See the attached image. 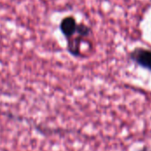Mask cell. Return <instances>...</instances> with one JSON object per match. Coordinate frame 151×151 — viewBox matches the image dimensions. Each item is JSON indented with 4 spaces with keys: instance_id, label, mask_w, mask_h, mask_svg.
Wrapping results in <instances>:
<instances>
[{
    "instance_id": "1",
    "label": "cell",
    "mask_w": 151,
    "mask_h": 151,
    "mask_svg": "<svg viewBox=\"0 0 151 151\" xmlns=\"http://www.w3.org/2000/svg\"><path fill=\"white\" fill-rule=\"evenodd\" d=\"M91 34V28L83 23H80V28L78 34L72 39L66 41L67 51L74 58L81 56V45L84 38L89 36Z\"/></svg>"
},
{
    "instance_id": "2",
    "label": "cell",
    "mask_w": 151,
    "mask_h": 151,
    "mask_svg": "<svg viewBox=\"0 0 151 151\" xmlns=\"http://www.w3.org/2000/svg\"><path fill=\"white\" fill-rule=\"evenodd\" d=\"M79 26L80 23H78L75 18L73 16H66L62 19L59 24V30L65 41L70 40L78 33Z\"/></svg>"
},
{
    "instance_id": "3",
    "label": "cell",
    "mask_w": 151,
    "mask_h": 151,
    "mask_svg": "<svg viewBox=\"0 0 151 151\" xmlns=\"http://www.w3.org/2000/svg\"><path fill=\"white\" fill-rule=\"evenodd\" d=\"M130 58L142 68L151 71V50L143 48H135L130 53Z\"/></svg>"
}]
</instances>
